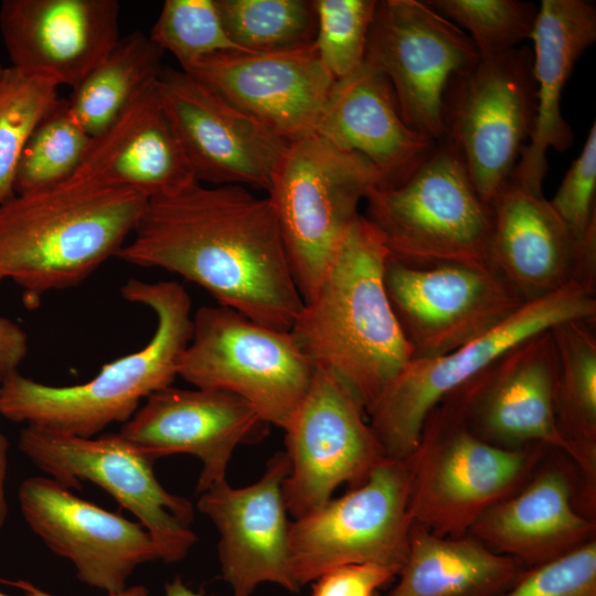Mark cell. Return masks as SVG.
Returning <instances> with one entry per match:
<instances>
[{
	"mask_svg": "<svg viewBox=\"0 0 596 596\" xmlns=\"http://www.w3.org/2000/svg\"><path fill=\"white\" fill-rule=\"evenodd\" d=\"M116 257L177 274L278 330L290 331L304 306L273 206L245 187L195 181L149 198Z\"/></svg>",
	"mask_w": 596,
	"mask_h": 596,
	"instance_id": "6da1fadb",
	"label": "cell"
},
{
	"mask_svg": "<svg viewBox=\"0 0 596 596\" xmlns=\"http://www.w3.org/2000/svg\"><path fill=\"white\" fill-rule=\"evenodd\" d=\"M387 260L360 214L290 329L312 365L341 381L365 413L413 359L386 294Z\"/></svg>",
	"mask_w": 596,
	"mask_h": 596,
	"instance_id": "7a4b0ae2",
	"label": "cell"
},
{
	"mask_svg": "<svg viewBox=\"0 0 596 596\" xmlns=\"http://www.w3.org/2000/svg\"><path fill=\"white\" fill-rule=\"evenodd\" d=\"M147 198L68 179L0 204V281L20 286L29 305L75 287L117 256Z\"/></svg>",
	"mask_w": 596,
	"mask_h": 596,
	"instance_id": "3957f363",
	"label": "cell"
},
{
	"mask_svg": "<svg viewBox=\"0 0 596 596\" xmlns=\"http://www.w3.org/2000/svg\"><path fill=\"white\" fill-rule=\"evenodd\" d=\"M121 296L156 315V329L142 349L105 364L82 384L49 385L10 372L0 383V415L52 432L94 437L114 423L124 424L141 401L172 385L192 336L188 291L178 281L130 279Z\"/></svg>",
	"mask_w": 596,
	"mask_h": 596,
	"instance_id": "277c9868",
	"label": "cell"
},
{
	"mask_svg": "<svg viewBox=\"0 0 596 596\" xmlns=\"http://www.w3.org/2000/svg\"><path fill=\"white\" fill-rule=\"evenodd\" d=\"M547 449L489 444L470 430L450 403L440 401L404 459L413 524L440 536L468 534L488 509L526 483Z\"/></svg>",
	"mask_w": 596,
	"mask_h": 596,
	"instance_id": "5b68a950",
	"label": "cell"
},
{
	"mask_svg": "<svg viewBox=\"0 0 596 596\" xmlns=\"http://www.w3.org/2000/svg\"><path fill=\"white\" fill-rule=\"evenodd\" d=\"M382 173L363 156L308 134L289 141L267 198L304 302L316 291Z\"/></svg>",
	"mask_w": 596,
	"mask_h": 596,
	"instance_id": "8992f818",
	"label": "cell"
},
{
	"mask_svg": "<svg viewBox=\"0 0 596 596\" xmlns=\"http://www.w3.org/2000/svg\"><path fill=\"white\" fill-rule=\"evenodd\" d=\"M364 217L389 259L412 267L461 264L493 268V212L476 192L462 159L445 140L403 183L377 188ZM494 269V268H493Z\"/></svg>",
	"mask_w": 596,
	"mask_h": 596,
	"instance_id": "52a82bcc",
	"label": "cell"
},
{
	"mask_svg": "<svg viewBox=\"0 0 596 596\" xmlns=\"http://www.w3.org/2000/svg\"><path fill=\"white\" fill-rule=\"evenodd\" d=\"M192 322L178 376L194 387L244 400L268 425L284 430L316 372L292 333L221 305L200 307Z\"/></svg>",
	"mask_w": 596,
	"mask_h": 596,
	"instance_id": "ba28073f",
	"label": "cell"
},
{
	"mask_svg": "<svg viewBox=\"0 0 596 596\" xmlns=\"http://www.w3.org/2000/svg\"><path fill=\"white\" fill-rule=\"evenodd\" d=\"M572 319L596 320V289L572 283L525 302L496 328L450 352L413 358L366 412L385 456L405 459L441 400L511 348Z\"/></svg>",
	"mask_w": 596,
	"mask_h": 596,
	"instance_id": "9c48e42d",
	"label": "cell"
},
{
	"mask_svg": "<svg viewBox=\"0 0 596 596\" xmlns=\"http://www.w3.org/2000/svg\"><path fill=\"white\" fill-rule=\"evenodd\" d=\"M528 47L480 57L444 94V138L460 156L480 199L492 209L509 185L536 115Z\"/></svg>",
	"mask_w": 596,
	"mask_h": 596,
	"instance_id": "30bf717a",
	"label": "cell"
},
{
	"mask_svg": "<svg viewBox=\"0 0 596 596\" xmlns=\"http://www.w3.org/2000/svg\"><path fill=\"white\" fill-rule=\"evenodd\" d=\"M20 451L47 477L68 489L91 481L130 511L150 533L167 563L183 560L196 542L190 529V500L167 491L153 472L151 458L119 433L79 437L26 425Z\"/></svg>",
	"mask_w": 596,
	"mask_h": 596,
	"instance_id": "8fae6325",
	"label": "cell"
},
{
	"mask_svg": "<svg viewBox=\"0 0 596 596\" xmlns=\"http://www.w3.org/2000/svg\"><path fill=\"white\" fill-rule=\"evenodd\" d=\"M413 522L404 459L383 460L368 480L317 511L290 520L291 576L299 588L345 565L379 564L401 571Z\"/></svg>",
	"mask_w": 596,
	"mask_h": 596,
	"instance_id": "7c38bea8",
	"label": "cell"
},
{
	"mask_svg": "<svg viewBox=\"0 0 596 596\" xmlns=\"http://www.w3.org/2000/svg\"><path fill=\"white\" fill-rule=\"evenodd\" d=\"M479 60L471 39L424 0L377 1L364 63L387 78L413 130L435 141L444 138L447 85Z\"/></svg>",
	"mask_w": 596,
	"mask_h": 596,
	"instance_id": "4fadbf2b",
	"label": "cell"
},
{
	"mask_svg": "<svg viewBox=\"0 0 596 596\" xmlns=\"http://www.w3.org/2000/svg\"><path fill=\"white\" fill-rule=\"evenodd\" d=\"M284 432L290 470L283 492L292 520L320 509L341 485L351 489L363 485L387 458L362 405L323 370L316 369Z\"/></svg>",
	"mask_w": 596,
	"mask_h": 596,
	"instance_id": "5bb4252c",
	"label": "cell"
},
{
	"mask_svg": "<svg viewBox=\"0 0 596 596\" xmlns=\"http://www.w3.org/2000/svg\"><path fill=\"white\" fill-rule=\"evenodd\" d=\"M384 284L413 358L450 352L496 328L525 304L493 268L412 267L389 259Z\"/></svg>",
	"mask_w": 596,
	"mask_h": 596,
	"instance_id": "9a60e30c",
	"label": "cell"
},
{
	"mask_svg": "<svg viewBox=\"0 0 596 596\" xmlns=\"http://www.w3.org/2000/svg\"><path fill=\"white\" fill-rule=\"evenodd\" d=\"M157 87L196 181L267 192L287 140L182 70L163 67Z\"/></svg>",
	"mask_w": 596,
	"mask_h": 596,
	"instance_id": "2e32d148",
	"label": "cell"
},
{
	"mask_svg": "<svg viewBox=\"0 0 596 596\" xmlns=\"http://www.w3.org/2000/svg\"><path fill=\"white\" fill-rule=\"evenodd\" d=\"M556 373L550 329L511 348L444 400L489 444L510 449L542 445L574 461L556 425Z\"/></svg>",
	"mask_w": 596,
	"mask_h": 596,
	"instance_id": "e0dca14e",
	"label": "cell"
},
{
	"mask_svg": "<svg viewBox=\"0 0 596 596\" xmlns=\"http://www.w3.org/2000/svg\"><path fill=\"white\" fill-rule=\"evenodd\" d=\"M18 499L29 528L92 587L120 592L138 565L161 560L140 522L82 499L47 476L24 479Z\"/></svg>",
	"mask_w": 596,
	"mask_h": 596,
	"instance_id": "ac0fdd59",
	"label": "cell"
},
{
	"mask_svg": "<svg viewBox=\"0 0 596 596\" xmlns=\"http://www.w3.org/2000/svg\"><path fill=\"white\" fill-rule=\"evenodd\" d=\"M289 470L286 451H277L254 483L233 488L225 479L200 493L196 507L219 531L221 572L233 596H251L263 583L300 590L290 571L283 492Z\"/></svg>",
	"mask_w": 596,
	"mask_h": 596,
	"instance_id": "d6986e66",
	"label": "cell"
},
{
	"mask_svg": "<svg viewBox=\"0 0 596 596\" xmlns=\"http://www.w3.org/2000/svg\"><path fill=\"white\" fill-rule=\"evenodd\" d=\"M268 426L233 394L170 385L149 395L118 433L152 460L174 454L200 459L196 491L202 493L226 479L235 448L262 438Z\"/></svg>",
	"mask_w": 596,
	"mask_h": 596,
	"instance_id": "ffe728a7",
	"label": "cell"
},
{
	"mask_svg": "<svg viewBox=\"0 0 596 596\" xmlns=\"http://www.w3.org/2000/svg\"><path fill=\"white\" fill-rule=\"evenodd\" d=\"M185 73L288 142L315 132L336 82L313 43L275 52L216 53Z\"/></svg>",
	"mask_w": 596,
	"mask_h": 596,
	"instance_id": "44dd1931",
	"label": "cell"
},
{
	"mask_svg": "<svg viewBox=\"0 0 596 596\" xmlns=\"http://www.w3.org/2000/svg\"><path fill=\"white\" fill-rule=\"evenodd\" d=\"M492 212L491 265L524 302L572 283L596 289V230L578 240L549 200L512 184Z\"/></svg>",
	"mask_w": 596,
	"mask_h": 596,
	"instance_id": "7402d4cb",
	"label": "cell"
},
{
	"mask_svg": "<svg viewBox=\"0 0 596 596\" xmlns=\"http://www.w3.org/2000/svg\"><path fill=\"white\" fill-rule=\"evenodd\" d=\"M116 0H6L0 32L11 66L75 88L119 41Z\"/></svg>",
	"mask_w": 596,
	"mask_h": 596,
	"instance_id": "603a6c76",
	"label": "cell"
},
{
	"mask_svg": "<svg viewBox=\"0 0 596 596\" xmlns=\"http://www.w3.org/2000/svg\"><path fill=\"white\" fill-rule=\"evenodd\" d=\"M596 40V8L585 0H542L534 31L532 67L536 115L509 184L542 195L547 151L566 150L573 142L571 126L561 113L563 89L579 56Z\"/></svg>",
	"mask_w": 596,
	"mask_h": 596,
	"instance_id": "cb8c5ba5",
	"label": "cell"
},
{
	"mask_svg": "<svg viewBox=\"0 0 596 596\" xmlns=\"http://www.w3.org/2000/svg\"><path fill=\"white\" fill-rule=\"evenodd\" d=\"M157 79L110 127L92 137L79 168L70 179L132 190L147 199L177 192L196 181L161 104Z\"/></svg>",
	"mask_w": 596,
	"mask_h": 596,
	"instance_id": "d4e9b609",
	"label": "cell"
},
{
	"mask_svg": "<svg viewBox=\"0 0 596 596\" xmlns=\"http://www.w3.org/2000/svg\"><path fill=\"white\" fill-rule=\"evenodd\" d=\"M315 132L366 158L385 188L406 181L437 143L406 125L390 82L366 63L334 82Z\"/></svg>",
	"mask_w": 596,
	"mask_h": 596,
	"instance_id": "484cf974",
	"label": "cell"
},
{
	"mask_svg": "<svg viewBox=\"0 0 596 596\" xmlns=\"http://www.w3.org/2000/svg\"><path fill=\"white\" fill-rule=\"evenodd\" d=\"M574 487L564 467L539 466L522 488L488 509L468 534L528 567L561 557L595 539V520L576 509Z\"/></svg>",
	"mask_w": 596,
	"mask_h": 596,
	"instance_id": "4316f807",
	"label": "cell"
},
{
	"mask_svg": "<svg viewBox=\"0 0 596 596\" xmlns=\"http://www.w3.org/2000/svg\"><path fill=\"white\" fill-rule=\"evenodd\" d=\"M521 571L470 534L440 536L413 524L398 582L387 596H500Z\"/></svg>",
	"mask_w": 596,
	"mask_h": 596,
	"instance_id": "83f0119b",
	"label": "cell"
},
{
	"mask_svg": "<svg viewBox=\"0 0 596 596\" xmlns=\"http://www.w3.org/2000/svg\"><path fill=\"white\" fill-rule=\"evenodd\" d=\"M595 321L572 319L551 331L557 353L554 412L557 428L574 453L579 496L587 515L596 507ZM593 519V518H592Z\"/></svg>",
	"mask_w": 596,
	"mask_h": 596,
	"instance_id": "f1b7e54d",
	"label": "cell"
},
{
	"mask_svg": "<svg viewBox=\"0 0 596 596\" xmlns=\"http://www.w3.org/2000/svg\"><path fill=\"white\" fill-rule=\"evenodd\" d=\"M162 55L149 34L135 31L121 36L103 62L72 89L66 104L73 118L91 137L105 131L159 77Z\"/></svg>",
	"mask_w": 596,
	"mask_h": 596,
	"instance_id": "f546056e",
	"label": "cell"
},
{
	"mask_svg": "<svg viewBox=\"0 0 596 596\" xmlns=\"http://www.w3.org/2000/svg\"><path fill=\"white\" fill-rule=\"evenodd\" d=\"M230 39L246 53L313 43L317 19L308 0H215Z\"/></svg>",
	"mask_w": 596,
	"mask_h": 596,
	"instance_id": "4dcf8cb0",
	"label": "cell"
},
{
	"mask_svg": "<svg viewBox=\"0 0 596 596\" xmlns=\"http://www.w3.org/2000/svg\"><path fill=\"white\" fill-rule=\"evenodd\" d=\"M60 86L46 75L7 67L0 87V204L14 195L21 155L60 100Z\"/></svg>",
	"mask_w": 596,
	"mask_h": 596,
	"instance_id": "1f68e13d",
	"label": "cell"
},
{
	"mask_svg": "<svg viewBox=\"0 0 596 596\" xmlns=\"http://www.w3.org/2000/svg\"><path fill=\"white\" fill-rule=\"evenodd\" d=\"M92 137L60 99L28 141L15 173L14 194L62 183L77 171Z\"/></svg>",
	"mask_w": 596,
	"mask_h": 596,
	"instance_id": "d6a6232c",
	"label": "cell"
},
{
	"mask_svg": "<svg viewBox=\"0 0 596 596\" xmlns=\"http://www.w3.org/2000/svg\"><path fill=\"white\" fill-rule=\"evenodd\" d=\"M149 36L184 72L213 54L243 52L227 35L215 0H166Z\"/></svg>",
	"mask_w": 596,
	"mask_h": 596,
	"instance_id": "836d02e7",
	"label": "cell"
},
{
	"mask_svg": "<svg viewBox=\"0 0 596 596\" xmlns=\"http://www.w3.org/2000/svg\"><path fill=\"white\" fill-rule=\"evenodd\" d=\"M470 33L480 57L508 52L532 38L539 6L520 0H424Z\"/></svg>",
	"mask_w": 596,
	"mask_h": 596,
	"instance_id": "e575fe53",
	"label": "cell"
},
{
	"mask_svg": "<svg viewBox=\"0 0 596 596\" xmlns=\"http://www.w3.org/2000/svg\"><path fill=\"white\" fill-rule=\"evenodd\" d=\"M377 1L316 0L318 55L334 79H341L364 63L369 30Z\"/></svg>",
	"mask_w": 596,
	"mask_h": 596,
	"instance_id": "d590c367",
	"label": "cell"
},
{
	"mask_svg": "<svg viewBox=\"0 0 596 596\" xmlns=\"http://www.w3.org/2000/svg\"><path fill=\"white\" fill-rule=\"evenodd\" d=\"M500 596H596V539L521 571Z\"/></svg>",
	"mask_w": 596,
	"mask_h": 596,
	"instance_id": "8d00e7d4",
	"label": "cell"
},
{
	"mask_svg": "<svg viewBox=\"0 0 596 596\" xmlns=\"http://www.w3.org/2000/svg\"><path fill=\"white\" fill-rule=\"evenodd\" d=\"M552 207L571 232L585 238L596 230V124L593 123L578 157L566 171Z\"/></svg>",
	"mask_w": 596,
	"mask_h": 596,
	"instance_id": "74e56055",
	"label": "cell"
},
{
	"mask_svg": "<svg viewBox=\"0 0 596 596\" xmlns=\"http://www.w3.org/2000/svg\"><path fill=\"white\" fill-rule=\"evenodd\" d=\"M397 575V570L379 564L340 566L313 581L311 596H373Z\"/></svg>",
	"mask_w": 596,
	"mask_h": 596,
	"instance_id": "f35d334b",
	"label": "cell"
},
{
	"mask_svg": "<svg viewBox=\"0 0 596 596\" xmlns=\"http://www.w3.org/2000/svg\"><path fill=\"white\" fill-rule=\"evenodd\" d=\"M28 351L24 331L13 321L0 317V374L17 371Z\"/></svg>",
	"mask_w": 596,
	"mask_h": 596,
	"instance_id": "ab89813d",
	"label": "cell"
},
{
	"mask_svg": "<svg viewBox=\"0 0 596 596\" xmlns=\"http://www.w3.org/2000/svg\"><path fill=\"white\" fill-rule=\"evenodd\" d=\"M0 582L21 589L25 594V596H55L36 587L35 585H33L32 583L28 581L0 579ZM148 595H149V590L143 585H134L130 587H126L125 589L120 592L107 594V596H148Z\"/></svg>",
	"mask_w": 596,
	"mask_h": 596,
	"instance_id": "60d3db41",
	"label": "cell"
},
{
	"mask_svg": "<svg viewBox=\"0 0 596 596\" xmlns=\"http://www.w3.org/2000/svg\"><path fill=\"white\" fill-rule=\"evenodd\" d=\"M0 374V383L2 380ZM8 468V440L0 433V529L4 524L8 515V503L6 498V477Z\"/></svg>",
	"mask_w": 596,
	"mask_h": 596,
	"instance_id": "b9f144b4",
	"label": "cell"
},
{
	"mask_svg": "<svg viewBox=\"0 0 596 596\" xmlns=\"http://www.w3.org/2000/svg\"><path fill=\"white\" fill-rule=\"evenodd\" d=\"M164 596H203L202 593L195 592L188 587L180 576L164 585Z\"/></svg>",
	"mask_w": 596,
	"mask_h": 596,
	"instance_id": "7bdbcfd3",
	"label": "cell"
},
{
	"mask_svg": "<svg viewBox=\"0 0 596 596\" xmlns=\"http://www.w3.org/2000/svg\"><path fill=\"white\" fill-rule=\"evenodd\" d=\"M6 71H7V67L3 66V65L0 63V87H1L2 82H3L4 75H6Z\"/></svg>",
	"mask_w": 596,
	"mask_h": 596,
	"instance_id": "ee69618b",
	"label": "cell"
},
{
	"mask_svg": "<svg viewBox=\"0 0 596 596\" xmlns=\"http://www.w3.org/2000/svg\"><path fill=\"white\" fill-rule=\"evenodd\" d=\"M0 596H9V595H6V594H3V593H0Z\"/></svg>",
	"mask_w": 596,
	"mask_h": 596,
	"instance_id": "f6af8a7d",
	"label": "cell"
},
{
	"mask_svg": "<svg viewBox=\"0 0 596 596\" xmlns=\"http://www.w3.org/2000/svg\"><path fill=\"white\" fill-rule=\"evenodd\" d=\"M373 596H381L379 593H375Z\"/></svg>",
	"mask_w": 596,
	"mask_h": 596,
	"instance_id": "bcb514c9",
	"label": "cell"
}]
</instances>
